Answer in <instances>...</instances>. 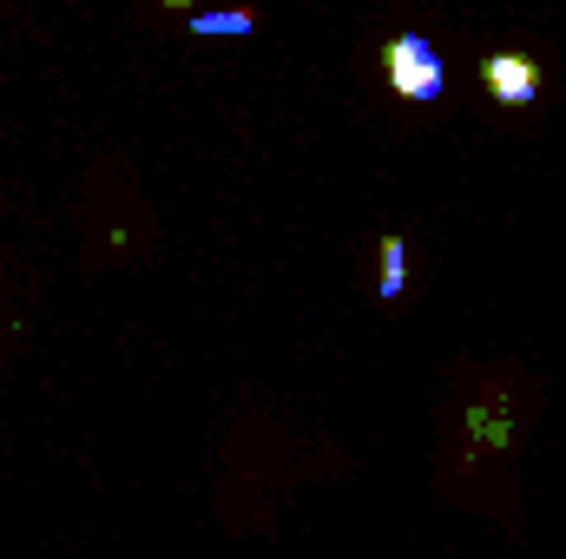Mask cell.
<instances>
[{
  "mask_svg": "<svg viewBox=\"0 0 566 559\" xmlns=\"http://www.w3.org/2000/svg\"><path fill=\"white\" fill-rule=\"evenodd\" d=\"M382 66H389V86H396L402 99H416V106L441 99V53L428 46L422 33L389 40V46H382Z\"/></svg>",
  "mask_w": 566,
  "mask_h": 559,
  "instance_id": "1",
  "label": "cell"
},
{
  "mask_svg": "<svg viewBox=\"0 0 566 559\" xmlns=\"http://www.w3.org/2000/svg\"><path fill=\"white\" fill-rule=\"evenodd\" d=\"M481 86H488L501 106H534V99H541V60H527V53H494V60H481Z\"/></svg>",
  "mask_w": 566,
  "mask_h": 559,
  "instance_id": "2",
  "label": "cell"
},
{
  "mask_svg": "<svg viewBox=\"0 0 566 559\" xmlns=\"http://www.w3.org/2000/svg\"><path fill=\"white\" fill-rule=\"evenodd\" d=\"M402 264H409V251H402V238L389 231V238H382V296H402V277H409Z\"/></svg>",
  "mask_w": 566,
  "mask_h": 559,
  "instance_id": "3",
  "label": "cell"
},
{
  "mask_svg": "<svg viewBox=\"0 0 566 559\" xmlns=\"http://www.w3.org/2000/svg\"><path fill=\"white\" fill-rule=\"evenodd\" d=\"M191 33H251V13L231 7V13H191Z\"/></svg>",
  "mask_w": 566,
  "mask_h": 559,
  "instance_id": "4",
  "label": "cell"
},
{
  "mask_svg": "<svg viewBox=\"0 0 566 559\" xmlns=\"http://www.w3.org/2000/svg\"><path fill=\"white\" fill-rule=\"evenodd\" d=\"M165 7H198V0H165Z\"/></svg>",
  "mask_w": 566,
  "mask_h": 559,
  "instance_id": "5",
  "label": "cell"
}]
</instances>
